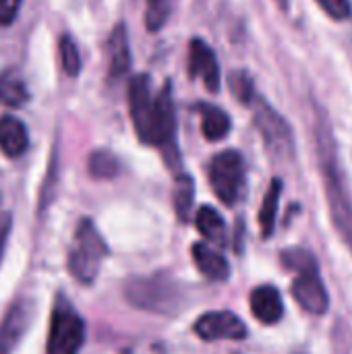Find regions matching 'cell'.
Returning <instances> with one entry per match:
<instances>
[{
  "label": "cell",
  "mask_w": 352,
  "mask_h": 354,
  "mask_svg": "<svg viewBox=\"0 0 352 354\" xmlns=\"http://www.w3.org/2000/svg\"><path fill=\"white\" fill-rule=\"evenodd\" d=\"M108 60H110V77L120 79L131 68V48L127 27L118 23L108 39Z\"/></svg>",
  "instance_id": "15"
},
{
  "label": "cell",
  "mask_w": 352,
  "mask_h": 354,
  "mask_svg": "<svg viewBox=\"0 0 352 354\" xmlns=\"http://www.w3.org/2000/svg\"><path fill=\"white\" fill-rule=\"evenodd\" d=\"M315 141H317V151H319V164H322V176H324V187H326V197L332 214L334 228L342 236L344 245L352 253V203L342 180L340 164H338V153L336 145L330 133V127L324 116H315Z\"/></svg>",
  "instance_id": "1"
},
{
  "label": "cell",
  "mask_w": 352,
  "mask_h": 354,
  "mask_svg": "<svg viewBox=\"0 0 352 354\" xmlns=\"http://www.w3.org/2000/svg\"><path fill=\"white\" fill-rule=\"evenodd\" d=\"M87 170L95 180H110L118 174V160L108 149H95L87 158Z\"/></svg>",
  "instance_id": "21"
},
{
  "label": "cell",
  "mask_w": 352,
  "mask_h": 354,
  "mask_svg": "<svg viewBox=\"0 0 352 354\" xmlns=\"http://www.w3.org/2000/svg\"><path fill=\"white\" fill-rule=\"evenodd\" d=\"M60 60H62V68L68 77H77L81 73V56H79L77 44L73 41L71 35L60 37Z\"/></svg>",
  "instance_id": "23"
},
{
  "label": "cell",
  "mask_w": 352,
  "mask_h": 354,
  "mask_svg": "<svg viewBox=\"0 0 352 354\" xmlns=\"http://www.w3.org/2000/svg\"><path fill=\"white\" fill-rule=\"evenodd\" d=\"M189 73L191 77H199L207 91L216 93L220 89V66L214 50L203 39H193L189 46Z\"/></svg>",
  "instance_id": "11"
},
{
  "label": "cell",
  "mask_w": 352,
  "mask_h": 354,
  "mask_svg": "<svg viewBox=\"0 0 352 354\" xmlns=\"http://www.w3.org/2000/svg\"><path fill=\"white\" fill-rule=\"evenodd\" d=\"M149 145L160 147L164 151L166 162L170 166L178 164V151H176V110H174L172 85L170 83H166L160 89V93L156 95Z\"/></svg>",
  "instance_id": "8"
},
{
  "label": "cell",
  "mask_w": 352,
  "mask_h": 354,
  "mask_svg": "<svg viewBox=\"0 0 352 354\" xmlns=\"http://www.w3.org/2000/svg\"><path fill=\"white\" fill-rule=\"evenodd\" d=\"M27 328V309L25 305L17 303L8 309L4 319L0 322V354H10L21 340Z\"/></svg>",
  "instance_id": "16"
},
{
  "label": "cell",
  "mask_w": 352,
  "mask_h": 354,
  "mask_svg": "<svg viewBox=\"0 0 352 354\" xmlns=\"http://www.w3.org/2000/svg\"><path fill=\"white\" fill-rule=\"evenodd\" d=\"M108 255V245L91 220H81L75 232V245L68 253V272L79 284H93L102 261Z\"/></svg>",
  "instance_id": "4"
},
{
  "label": "cell",
  "mask_w": 352,
  "mask_h": 354,
  "mask_svg": "<svg viewBox=\"0 0 352 354\" xmlns=\"http://www.w3.org/2000/svg\"><path fill=\"white\" fill-rule=\"evenodd\" d=\"M315 2L334 21H346L352 15L351 0H315Z\"/></svg>",
  "instance_id": "25"
},
{
  "label": "cell",
  "mask_w": 352,
  "mask_h": 354,
  "mask_svg": "<svg viewBox=\"0 0 352 354\" xmlns=\"http://www.w3.org/2000/svg\"><path fill=\"white\" fill-rule=\"evenodd\" d=\"M249 303H251V311L255 319H259L261 324L272 326L284 317V303L276 286H257L251 292Z\"/></svg>",
  "instance_id": "12"
},
{
  "label": "cell",
  "mask_w": 352,
  "mask_h": 354,
  "mask_svg": "<svg viewBox=\"0 0 352 354\" xmlns=\"http://www.w3.org/2000/svg\"><path fill=\"white\" fill-rule=\"evenodd\" d=\"M193 330L205 342L247 338V326L243 324L239 315L230 311H210L195 322Z\"/></svg>",
  "instance_id": "10"
},
{
  "label": "cell",
  "mask_w": 352,
  "mask_h": 354,
  "mask_svg": "<svg viewBox=\"0 0 352 354\" xmlns=\"http://www.w3.org/2000/svg\"><path fill=\"white\" fill-rule=\"evenodd\" d=\"M280 195H282V180L280 178H274L266 197H263V203H261V209H259V228H261V236L263 239H270L274 234V228H276V214H278V205H280Z\"/></svg>",
  "instance_id": "18"
},
{
  "label": "cell",
  "mask_w": 352,
  "mask_h": 354,
  "mask_svg": "<svg viewBox=\"0 0 352 354\" xmlns=\"http://www.w3.org/2000/svg\"><path fill=\"white\" fill-rule=\"evenodd\" d=\"M193 197H195V183L189 174H180L174 180V189H172V205L176 212V218L180 222H187L191 207H193Z\"/></svg>",
  "instance_id": "20"
},
{
  "label": "cell",
  "mask_w": 352,
  "mask_h": 354,
  "mask_svg": "<svg viewBox=\"0 0 352 354\" xmlns=\"http://www.w3.org/2000/svg\"><path fill=\"white\" fill-rule=\"evenodd\" d=\"M29 145L27 127L17 116L0 118V151L6 158H21Z\"/></svg>",
  "instance_id": "14"
},
{
  "label": "cell",
  "mask_w": 352,
  "mask_h": 354,
  "mask_svg": "<svg viewBox=\"0 0 352 354\" xmlns=\"http://www.w3.org/2000/svg\"><path fill=\"white\" fill-rule=\"evenodd\" d=\"M85 342V322L64 295L54 301L46 354H79Z\"/></svg>",
  "instance_id": "5"
},
{
  "label": "cell",
  "mask_w": 352,
  "mask_h": 354,
  "mask_svg": "<svg viewBox=\"0 0 352 354\" xmlns=\"http://www.w3.org/2000/svg\"><path fill=\"white\" fill-rule=\"evenodd\" d=\"M282 263H286L290 270L297 272V278L293 280L290 295L293 299L311 315H322L330 307L328 290L322 282L319 268L315 257L307 249H288L282 253Z\"/></svg>",
  "instance_id": "2"
},
{
  "label": "cell",
  "mask_w": 352,
  "mask_h": 354,
  "mask_svg": "<svg viewBox=\"0 0 352 354\" xmlns=\"http://www.w3.org/2000/svg\"><path fill=\"white\" fill-rule=\"evenodd\" d=\"M10 228H12V216L8 212H0V261L4 255V247H6Z\"/></svg>",
  "instance_id": "28"
},
{
  "label": "cell",
  "mask_w": 352,
  "mask_h": 354,
  "mask_svg": "<svg viewBox=\"0 0 352 354\" xmlns=\"http://www.w3.org/2000/svg\"><path fill=\"white\" fill-rule=\"evenodd\" d=\"M199 110H201V133L207 141H220L230 133L232 122L222 108L212 104H201Z\"/></svg>",
  "instance_id": "17"
},
{
  "label": "cell",
  "mask_w": 352,
  "mask_h": 354,
  "mask_svg": "<svg viewBox=\"0 0 352 354\" xmlns=\"http://www.w3.org/2000/svg\"><path fill=\"white\" fill-rule=\"evenodd\" d=\"M228 83H230V91L239 97L241 104L245 106H251L253 100L257 97V91L253 87V81L251 77L245 73V71H234L228 75Z\"/></svg>",
  "instance_id": "22"
},
{
  "label": "cell",
  "mask_w": 352,
  "mask_h": 354,
  "mask_svg": "<svg viewBox=\"0 0 352 354\" xmlns=\"http://www.w3.org/2000/svg\"><path fill=\"white\" fill-rule=\"evenodd\" d=\"M195 226L199 234L212 243H224L226 239V224L224 218L212 207V205H201L197 216H195Z\"/></svg>",
  "instance_id": "19"
},
{
  "label": "cell",
  "mask_w": 352,
  "mask_h": 354,
  "mask_svg": "<svg viewBox=\"0 0 352 354\" xmlns=\"http://www.w3.org/2000/svg\"><path fill=\"white\" fill-rule=\"evenodd\" d=\"M249 108L253 110L255 127H257L268 151L280 160L293 158L295 156V137H293V129H290L288 120L278 110H274L261 95H257Z\"/></svg>",
  "instance_id": "6"
},
{
  "label": "cell",
  "mask_w": 352,
  "mask_h": 354,
  "mask_svg": "<svg viewBox=\"0 0 352 354\" xmlns=\"http://www.w3.org/2000/svg\"><path fill=\"white\" fill-rule=\"evenodd\" d=\"M191 255H193V263L195 268L207 278V280H214V282H222L230 276V266L228 261L216 251L212 249L207 243H195L193 249H191Z\"/></svg>",
  "instance_id": "13"
},
{
  "label": "cell",
  "mask_w": 352,
  "mask_h": 354,
  "mask_svg": "<svg viewBox=\"0 0 352 354\" xmlns=\"http://www.w3.org/2000/svg\"><path fill=\"white\" fill-rule=\"evenodd\" d=\"M156 97L151 95V81L147 75H135L129 83V112L137 137L149 145L151 118H154Z\"/></svg>",
  "instance_id": "9"
},
{
  "label": "cell",
  "mask_w": 352,
  "mask_h": 354,
  "mask_svg": "<svg viewBox=\"0 0 352 354\" xmlns=\"http://www.w3.org/2000/svg\"><path fill=\"white\" fill-rule=\"evenodd\" d=\"M168 12H170L168 0H147L145 27L149 31H160L166 25V21H168Z\"/></svg>",
  "instance_id": "24"
},
{
  "label": "cell",
  "mask_w": 352,
  "mask_h": 354,
  "mask_svg": "<svg viewBox=\"0 0 352 354\" xmlns=\"http://www.w3.org/2000/svg\"><path fill=\"white\" fill-rule=\"evenodd\" d=\"M0 97L4 102H12V104H21L25 100V89L21 83H12V85H0Z\"/></svg>",
  "instance_id": "27"
},
{
  "label": "cell",
  "mask_w": 352,
  "mask_h": 354,
  "mask_svg": "<svg viewBox=\"0 0 352 354\" xmlns=\"http://www.w3.org/2000/svg\"><path fill=\"white\" fill-rule=\"evenodd\" d=\"M21 0H0V25L6 27L15 21L17 12H19Z\"/></svg>",
  "instance_id": "26"
},
{
  "label": "cell",
  "mask_w": 352,
  "mask_h": 354,
  "mask_svg": "<svg viewBox=\"0 0 352 354\" xmlns=\"http://www.w3.org/2000/svg\"><path fill=\"white\" fill-rule=\"evenodd\" d=\"M124 299L141 311L174 315L183 305V288L164 274L133 276L124 282Z\"/></svg>",
  "instance_id": "3"
},
{
  "label": "cell",
  "mask_w": 352,
  "mask_h": 354,
  "mask_svg": "<svg viewBox=\"0 0 352 354\" xmlns=\"http://www.w3.org/2000/svg\"><path fill=\"white\" fill-rule=\"evenodd\" d=\"M207 178L216 197L226 203L234 205L241 199L245 189V160L237 149L220 151L212 158L207 168Z\"/></svg>",
  "instance_id": "7"
},
{
  "label": "cell",
  "mask_w": 352,
  "mask_h": 354,
  "mask_svg": "<svg viewBox=\"0 0 352 354\" xmlns=\"http://www.w3.org/2000/svg\"><path fill=\"white\" fill-rule=\"evenodd\" d=\"M276 2H278V4H280V8H284V10L288 8V0H276Z\"/></svg>",
  "instance_id": "29"
}]
</instances>
